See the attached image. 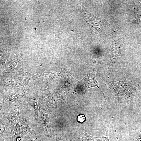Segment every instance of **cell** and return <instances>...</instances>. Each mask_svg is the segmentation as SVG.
<instances>
[{"instance_id": "cell-1", "label": "cell", "mask_w": 141, "mask_h": 141, "mask_svg": "<svg viewBox=\"0 0 141 141\" xmlns=\"http://www.w3.org/2000/svg\"><path fill=\"white\" fill-rule=\"evenodd\" d=\"M42 81L40 78L26 71L23 67L15 72L3 71L0 74V92L26 86L38 87Z\"/></svg>"}, {"instance_id": "cell-2", "label": "cell", "mask_w": 141, "mask_h": 141, "mask_svg": "<svg viewBox=\"0 0 141 141\" xmlns=\"http://www.w3.org/2000/svg\"><path fill=\"white\" fill-rule=\"evenodd\" d=\"M38 87L28 86L14 88L0 92V110L4 111L19 105L26 107L32 92Z\"/></svg>"}, {"instance_id": "cell-3", "label": "cell", "mask_w": 141, "mask_h": 141, "mask_svg": "<svg viewBox=\"0 0 141 141\" xmlns=\"http://www.w3.org/2000/svg\"><path fill=\"white\" fill-rule=\"evenodd\" d=\"M108 84L113 96L119 102L131 99L138 93L139 88L138 84L132 82L111 81Z\"/></svg>"}, {"instance_id": "cell-4", "label": "cell", "mask_w": 141, "mask_h": 141, "mask_svg": "<svg viewBox=\"0 0 141 141\" xmlns=\"http://www.w3.org/2000/svg\"><path fill=\"white\" fill-rule=\"evenodd\" d=\"M97 69L96 62L95 61L94 62L91 67L84 77L80 80H77L76 86L74 89L73 94L83 95L85 94L88 89L96 86L100 90L103 95L106 106V101L104 93L99 88L98 86V82L95 77L96 72Z\"/></svg>"}, {"instance_id": "cell-5", "label": "cell", "mask_w": 141, "mask_h": 141, "mask_svg": "<svg viewBox=\"0 0 141 141\" xmlns=\"http://www.w3.org/2000/svg\"><path fill=\"white\" fill-rule=\"evenodd\" d=\"M23 107L16 105L14 107L4 110H0L8 121L11 134L13 141H24L20 133L19 120L20 111Z\"/></svg>"}, {"instance_id": "cell-6", "label": "cell", "mask_w": 141, "mask_h": 141, "mask_svg": "<svg viewBox=\"0 0 141 141\" xmlns=\"http://www.w3.org/2000/svg\"><path fill=\"white\" fill-rule=\"evenodd\" d=\"M112 44L110 48V60L109 67L108 76L110 77L111 70L117 62L121 54L122 46L125 39L126 36L121 31L114 29L112 33Z\"/></svg>"}, {"instance_id": "cell-7", "label": "cell", "mask_w": 141, "mask_h": 141, "mask_svg": "<svg viewBox=\"0 0 141 141\" xmlns=\"http://www.w3.org/2000/svg\"><path fill=\"white\" fill-rule=\"evenodd\" d=\"M36 93L39 98L43 102H48L55 108H58L60 102L58 95L55 89L48 87L44 89L38 88Z\"/></svg>"}, {"instance_id": "cell-8", "label": "cell", "mask_w": 141, "mask_h": 141, "mask_svg": "<svg viewBox=\"0 0 141 141\" xmlns=\"http://www.w3.org/2000/svg\"><path fill=\"white\" fill-rule=\"evenodd\" d=\"M52 111V108L44 102L41 108L39 118L45 129L48 140L54 141L51 128L50 115Z\"/></svg>"}, {"instance_id": "cell-9", "label": "cell", "mask_w": 141, "mask_h": 141, "mask_svg": "<svg viewBox=\"0 0 141 141\" xmlns=\"http://www.w3.org/2000/svg\"><path fill=\"white\" fill-rule=\"evenodd\" d=\"M83 8L82 13L84 18L87 22L91 31L92 34L95 35L101 29L103 25L102 19L97 17Z\"/></svg>"}, {"instance_id": "cell-10", "label": "cell", "mask_w": 141, "mask_h": 141, "mask_svg": "<svg viewBox=\"0 0 141 141\" xmlns=\"http://www.w3.org/2000/svg\"><path fill=\"white\" fill-rule=\"evenodd\" d=\"M65 79V82L63 86L55 89L58 95L61 103L65 102L68 93L72 89L75 88L77 83V80L70 74Z\"/></svg>"}, {"instance_id": "cell-11", "label": "cell", "mask_w": 141, "mask_h": 141, "mask_svg": "<svg viewBox=\"0 0 141 141\" xmlns=\"http://www.w3.org/2000/svg\"><path fill=\"white\" fill-rule=\"evenodd\" d=\"M30 95L28 100L26 107L30 112L37 118H38L44 102L37 94L36 90Z\"/></svg>"}, {"instance_id": "cell-12", "label": "cell", "mask_w": 141, "mask_h": 141, "mask_svg": "<svg viewBox=\"0 0 141 141\" xmlns=\"http://www.w3.org/2000/svg\"><path fill=\"white\" fill-rule=\"evenodd\" d=\"M19 120L20 133L24 141L30 139V137L34 134L30 126L28 121L23 115L19 113Z\"/></svg>"}, {"instance_id": "cell-13", "label": "cell", "mask_w": 141, "mask_h": 141, "mask_svg": "<svg viewBox=\"0 0 141 141\" xmlns=\"http://www.w3.org/2000/svg\"><path fill=\"white\" fill-rule=\"evenodd\" d=\"M23 57V55L21 54H9L3 71L11 72L17 71L16 66L22 60Z\"/></svg>"}, {"instance_id": "cell-14", "label": "cell", "mask_w": 141, "mask_h": 141, "mask_svg": "<svg viewBox=\"0 0 141 141\" xmlns=\"http://www.w3.org/2000/svg\"><path fill=\"white\" fill-rule=\"evenodd\" d=\"M69 74L66 70L63 69L55 71L45 72L40 74L36 75L39 78L42 77L52 79L63 78L65 79Z\"/></svg>"}, {"instance_id": "cell-15", "label": "cell", "mask_w": 141, "mask_h": 141, "mask_svg": "<svg viewBox=\"0 0 141 141\" xmlns=\"http://www.w3.org/2000/svg\"><path fill=\"white\" fill-rule=\"evenodd\" d=\"M105 136L101 137H95L89 134L85 130H83L79 136L72 138L70 141H100L103 140Z\"/></svg>"}, {"instance_id": "cell-16", "label": "cell", "mask_w": 141, "mask_h": 141, "mask_svg": "<svg viewBox=\"0 0 141 141\" xmlns=\"http://www.w3.org/2000/svg\"><path fill=\"white\" fill-rule=\"evenodd\" d=\"M0 136L11 132L8 120L4 115L0 113Z\"/></svg>"}, {"instance_id": "cell-17", "label": "cell", "mask_w": 141, "mask_h": 141, "mask_svg": "<svg viewBox=\"0 0 141 141\" xmlns=\"http://www.w3.org/2000/svg\"><path fill=\"white\" fill-rule=\"evenodd\" d=\"M8 54L6 51L1 50L0 52V68H4L5 64L7 59Z\"/></svg>"}, {"instance_id": "cell-18", "label": "cell", "mask_w": 141, "mask_h": 141, "mask_svg": "<svg viewBox=\"0 0 141 141\" xmlns=\"http://www.w3.org/2000/svg\"><path fill=\"white\" fill-rule=\"evenodd\" d=\"M0 141H13L11 132L0 136Z\"/></svg>"}, {"instance_id": "cell-19", "label": "cell", "mask_w": 141, "mask_h": 141, "mask_svg": "<svg viewBox=\"0 0 141 141\" xmlns=\"http://www.w3.org/2000/svg\"><path fill=\"white\" fill-rule=\"evenodd\" d=\"M86 120V118L84 114H79L77 118V121L79 123H83Z\"/></svg>"}, {"instance_id": "cell-20", "label": "cell", "mask_w": 141, "mask_h": 141, "mask_svg": "<svg viewBox=\"0 0 141 141\" xmlns=\"http://www.w3.org/2000/svg\"><path fill=\"white\" fill-rule=\"evenodd\" d=\"M109 124H106V125L104 126V128L105 130V135L104 141H109V133L108 132V128Z\"/></svg>"}, {"instance_id": "cell-21", "label": "cell", "mask_w": 141, "mask_h": 141, "mask_svg": "<svg viewBox=\"0 0 141 141\" xmlns=\"http://www.w3.org/2000/svg\"><path fill=\"white\" fill-rule=\"evenodd\" d=\"M55 141H63V138L62 136H57Z\"/></svg>"}, {"instance_id": "cell-22", "label": "cell", "mask_w": 141, "mask_h": 141, "mask_svg": "<svg viewBox=\"0 0 141 141\" xmlns=\"http://www.w3.org/2000/svg\"><path fill=\"white\" fill-rule=\"evenodd\" d=\"M25 141H38L37 137V136H36V138L35 139L33 140H30V139H29L28 140H26Z\"/></svg>"}, {"instance_id": "cell-23", "label": "cell", "mask_w": 141, "mask_h": 141, "mask_svg": "<svg viewBox=\"0 0 141 141\" xmlns=\"http://www.w3.org/2000/svg\"><path fill=\"white\" fill-rule=\"evenodd\" d=\"M141 133L139 135V137L137 138L136 141H141V131H140Z\"/></svg>"}]
</instances>
